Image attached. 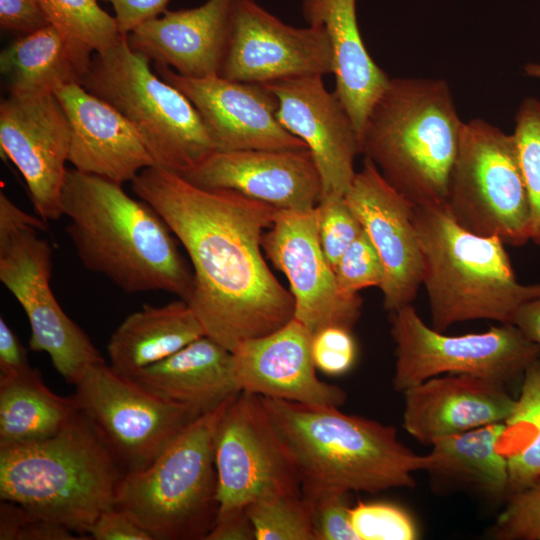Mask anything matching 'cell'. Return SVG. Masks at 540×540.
Here are the masks:
<instances>
[{
  "instance_id": "obj_23",
  "label": "cell",
  "mask_w": 540,
  "mask_h": 540,
  "mask_svg": "<svg viewBox=\"0 0 540 540\" xmlns=\"http://www.w3.org/2000/svg\"><path fill=\"white\" fill-rule=\"evenodd\" d=\"M403 428L422 444L503 423L516 399L505 385L467 374L432 377L405 390Z\"/></svg>"
},
{
  "instance_id": "obj_38",
  "label": "cell",
  "mask_w": 540,
  "mask_h": 540,
  "mask_svg": "<svg viewBox=\"0 0 540 540\" xmlns=\"http://www.w3.org/2000/svg\"><path fill=\"white\" fill-rule=\"evenodd\" d=\"M337 284L347 295L368 287L380 288L384 280L381 259L363 230L334 267Z\"/></svg>"
},
{
  "instance_id": "obj_40",
  "label": "cell",
  "mask_w": 540,
  "mask_h": 540,
  "mask_svg": "<svg viewBox=\"0 0 540 540\" xmlns=\"http://www.w3.org/2000/svg\"><path fill=\"white\" fill-rule=\"evenodd\" d=\"M352 331L339 326L321 329L312 337V355L318 370L331 376L348 372L356 360Z\"/></svg>"
},
{
  "instance_id": "obj_6",
  "label": "cell",
  "mask_w": 540,
  "mask_h": 540,
  "mask_svg": "<svg viewBox=\"0 0 540 540\" xmlns=\"http://www.w3.org/2000/svg\"><path fill=\"white\" fill-rule=\"evenodd\" d=\"M414 222L435 330L472 320L511 323L522 304L540 297V282H518L500 238L466 230L445 205L415 206Z\"/></svg>"
},
{
  "instance_id": "obj_19",
  "label": "cell",
  "mask_w": 540,
  "mask_h": 540,
  "mask_svg": "<svg viewBox=\"0 0 540 540\" xmlns=\"http://www.w3.org/2000/svg\"><path fill=\"white\" fill-rule=\"evenodd\" d=\"M264 85L277 99L280 124L307 146L322 181V198L345 196L356 172L360 139L344 106L321 75L276 80ZM321 198V199H322Z\"/></svg>"
},
{
  "instance_id": "obj_46",
  "label": "cell",
  "mask_w": 540,
  "mask_h": 540,
  "mask_svg": "<svg viewBox=\"0 0 540 540\" xmlns=\"http://www.w3.org/2000/svg\"><path fill=\"white\" fill-rule=\"evenodd\" d=\"M68 527L48 520L33 518L19 532L17 540H79Z\"/></svg>"
},
{
  "instance_id": "obj_16",
  "label": "cell",
  "mask_w": 540,
  "mask_h": 540,
  "mask_svg": "<svg viewBox=\"0 0 540 540\" xmlns=\"http://www.w3.org/2000/svg\"><path fill=\"white\" fill-rule=\"evenodd\" d=\"M70 143V124L55 94L9 95L1 101V152L23 176L34 211L46 222L63 216Z\"/></svg>"
},
{
  "instance_id": "obj_32",
  "label": "cell",
  "mask_w": 540,
  "mask_h": 540,
  "mask_svg": "<svg viewBox=\"0 0 540 540\" xmlns=\"http://www.w3.org/2000/svg\"><path fill=\"white\" fill-rule=\"evenodd\" d=\"M50 25L76 46L94 54L118 43L116 18L97 0H38Z\"/></svg>"
},
{
  "instance_id": "obj_34",
  "label": "cell",
  "mask_w": 540,
  "mask_h": 540,
  "mask_svg": "<svg viewBox=\"0 0 540 540\" xmlns=\"http://www.w3.org/2000/svg\"><path fill=\"white\" fill-rule=\"evenodd\" d=\"M519 163L527 190L531 228L530 241L540 247V100L524 99L515 116Z\"/></svg>"
},
{
  "instance_id": "obj_11",
  "label": "cell",
  "mask_w": 540,
  "mask_h": 540,
  "mask_svg": "<svg viewBox=\"0 0 540 540\" xmlns=\"http://www.w3.org/2000/svg\"><path fill=\"white\" fill-rule=\"evenodd\" d=\"M395 344L392 385L397 392L444 374H467L506 385L540 356V345L515 325L446 335L428 326L412 304L389 312Z\"/></svg>"
},
{
  "instance_id": "obj_36",
  "label": "cell",
  "mask_w": 540,
  "mask_h": 540,
  "mask_svg": "<svg viewBox=\"0 0 540 540\" xmlns=\"http://www.w3.org/2000/svg\"><path fill=\"white\" fill-rule=\"evenodd\" d=\"M315 210L319 242L327 261L334 269L363 228L344 196H325Z\"/></svg>"
},
{
  "instance_id": "obj_42",
  "label": "cell",
  "mask_w": 540,
  "mask_h": 540,
  "mask_svg": "<svg viewBox=\"0 0 540 540\" xmlns=\"http://www.w3.org/2000/svg\"><path fill=\"white\" fill-rule=\"evenodd\" d=\"M88 536L94 540H154L128 514L115 507L100 514Z\"/></svg>"
},
{
  "instance_id": "obj_41",
  "label": "cell",
  "mask_w": 540,
  "mask_h": 540,
  "mask_svg": "<svg viewBox=\"0 0 540 540\" xmlns=\"http://www.w3.org/2000/svg\"><path fill=\"white\" fill-rule=\"evenodd\" d=\"M50 25L38 0H0L2 30L29 34Z\"/></svg>"
},
{
  "instance_id": "obj_25",
  "label": "cell",
  "mask_w": 540,
  "mask_h": 540,
  "mask_svg": "<svg viewBox=\"0 0 540 540\" xmlns=\"http://www.w3.org/2000/svg\"><path fill=\"white\" fill-rule=\"evenodd\" d=\"M309 25L321 26L333 54L334 93L344 106L360 139L366 120L391 78L374 62L362 40L356 0H303Z\"/></svg>"
},
{
  "instance_id": "obj_9",
  "label": "cell",
  "mask_w": 540,
  "mask_h": 540,
  "mask_svg": "<svg viewBox=\"0 0 540 540\" xmlns=\"http://www.w3.org/2000/svg\"><path fill=\"white\" fill-rule=\"evenodd\" d=\"M45 223L0 191V280L26 313L30 349L46 352L57 372L73 385L83 369L105 360L53 294V253L42 236Z\"/></svg>"
},
{
  "instance_id": "obj_10",
  "label": "cell",
  "mask_w": 540,
  "mask_h": 540,
  "mask_svg": "<svg viewBox=\"0 0 540 540\" xmlns=\"http://www.w3.org/2000/svg\"><path fill=\"white\" fill-rule=\"evenodd\" d=\"M445 207L472 233L515 247L530 241V205L513 134L482 119L464 122Z\"/></svg>"
},
{
  "instance_id": "obj_33",
  "label": "cell",
  "mask_w": 540,
  "mask_h": 540,
  "mask_svg": "<svg viewBox=\"0 0 540 540\" xmlns=\"http://www.w3.org/2000/svg\"><path fill=\"white\" fill-rule=\"evenodd\" d=\"M245 510L255 540H315L311 506L303 495L261 498Z\"/></svg>"
},
{
  "instance_id": "obj_27",
  "label": "cell",
  "mask_w": 540,
  "mask_h": 540,
  "mask_svg": "<svg viewBox=\"0 0 540 540\" xmlns=\"http://www.w3.org/2000/svg\"><path fill=\"white\" fill-rule=\"evenodd\" d=\"M204 335L200 320L185 300L145 305L128 315L110 337L109 365L130 378Z\"/></svg>"
},
{
  "instance_id": "obj_15",
  "label": "cell",
  "mask_w": 540,
  "mask_h": 540,
  "mask_svg": "<svg viewBox=\"0 0 540 540\" xmlns=\"http://www.w3.org/2000/svg\"><path fill=\"white\" fill-rule=\"evenodd\" d=\"M315 208L279 210L262 237V248L289 281L293 318L312 336L329 326L352 331L361 315L362 299L340 290L319 242Z\"/></svg>"
},
{
  "instance_id": "obj_5",
  "label": "cell",
  "mask_w": 540,
  "mask_h": 540,
  "mask_svg": "<svg viewBox=\"0 0 540 540\" xmlns=\"http://www.w3.org/2000/svg\"><path fill=\"white\" fill-rule=\"evenodd\" d=\"M122 474L80 410L52 437L0 448V499L80 536L86 537L100 514L114 507Z\"/></svg>"
},
{
  "instance_id": "obj_2",
  "label": "cell",
  "mask_w": 540,
  "mask_h": 540,
  "mask_svg": "<svg viewBox=\"0 0 540 540\" xmlns=\"http://www.w3.org/2000/svg\"><path fill=\"white\" fill-rule=\"evenodd\" d=\"M62 214L77 255L88 270L127 293L165 291L186 302L193 293V272L178 251L163 218L122 184L67 169Z\"/></svg>"
},
{
  "instance_id": "obj_12",
  "label": "cell",
  "mask_w": 540,
  "mask_h": 540,
  "mask_svg": "<svg viewBox=\"0 0 540 540\" xmlns=\"http://www.w3.org/2000/svg\"><path fill=\"white\" fill-rule=\"evenodd\" d=\"M73 385L79 410L105 441L123 473L151 465L200 416L152 395L105 361L87 366Z\"/></svg>"
},
{
  "instance_id": "obj_20",
  "label": "cell",
  "mask_w": 540,
  "mask_h": 540,
  "mask_svg": "<svg viewBox=\"0 0 540 540\" xmlns=\"http://www.w3.org/2000/svg\"><path fill=\"white\" fill-rule=\"evenodd\" d=\"M312 337L292 318L269 334L240 342L231 351L238 390L309 406L341 407L346 392L317 377Z\"/></svg>"
},
{
  "instance_id": "obj_39",
  "label": "cell",
  "mask_w": 540,
  "mask_h": 540,
  "mask_svg": "<svg viewBox=\"0 0 540 540\" xmlns=\"http://www.w3.org/2000/svg\"><path fill=\"white\" fill-rule=\"evenodd\" d=\"M303 496L311 506L315 540H359L351 523L349 492L323 491Z\"/></svg>"
},
{
  "instance_id": "obj_26",
  "label": "cell",
  "mask_w": 540,
  "mask_h": 540,
  "mask_svg": "<svg viewBox=\"0 0 540 540\" xmlns=\"http://www.w3.org/2000/svg\"><path fill=\"white\" fill-rule=\"evenodd\" d=\"M128 379L163 401L200 415L240 393L232 373L231 351L207 335Z\"/></svg>"
},
{
  "instance_id": "obj_30",
  "label": "cell",
  "mask_w": 540,
  "mask_h": 540,
  "mask_svg": "<svg viewBox=\"0 0 540 540\" xmlns=\"http://www.w3.org/2000/svg\"><path fill=\"white\" fill-rule=\"evenodd\" d=\"M78 411L74 396L52 392L36 368L22 377L0 378V448L52 437Z\"/></svg>"
},
{
  "instance_id": "obj_13",
  "label": "cell",
  "mask_w": 540,
  "mask_h": 540,
  "mask_svg": "<svg viewBox=\"0 0 540 540\" xmlns=\"http://www.w3.org/2000/svg\"><path fill=\"white\" fill-rule=\"evenodd\" d=\"M214 460L217 518L261 498L302 495L295 465L257 395L240 392L229 402L216 431Z\"/></svg>"
},
{
  "instance_id": "obj_29",
  "label": "cell",
  "mask_w": 540,
  "mask_h": 540,
  "mask_svg": "<svg viewBox=\"0 0 540 540\" xmlns=\"http://www.w3.org/2000/svg\"><path fill=\"white\" fill-rule=\"evenodd\" d=\"M505 423L490 424L435 441L425 470L437 483L468 488L490 499L509 493L507 458L500 449Z\"/></svg>"
},
{
  "instance_id": "obj_35",
  "label": "cell",
  "mask_w": 540,
  "mask_h": 540,
  "mask_svg": "<svg viewBox=\"0 0 540 540\" xmlns=\"http://www.w3.org/2000/svg\"><path fill=\"white\" fill-rule=\"evenodd\" d=\"M351 523L359 540H414L418 527L412 516L398 505L358 502L351 507Z\"/></svg>"
},
{
  "instance_id": "obj_14",
  "label": "cell",
  "mask_w": 540,
  "mask_h": 540,
  "mask_svg": "<svg viewBox=\"0 0 540 540\" xmlns=\"http://www.w3.org/2000/svg\"><path fill=\"white\" fill-rule=\"evenodd\" d=\"M330 73L332 48L321 26L293 27L254 0H233L230 35L219 76L264 84Z\"/></svg>"
},
{
  "instance_id": "obj_8",
  "label": "cell",
  "mask_w": 540,
  "mask_h": 540,
  "mask_svg": "<svg viewBox=\"0 0 540 540\" xmlns=\"http://www.w3.org/2000/svg\"><path fill=\"white\" fill-rule=\"evenodd\" d=\"M124 36L93 54L81 85L118 110L136 129L155 165L184 174L215 146L190 100L150 66Z\"/></svg>"
},
{
  "instance_id": "obj_37",
  "label": "cell",
  "mask_w": 540,
  "mask_h": 540,
  "mask_svg": "<svg viewBox=\"0 0 540 540\" xmlns=\"http://www.w3.org/2000/svg\"><path fill=\"white\" fill-rule=\"evenodd\" d=\"M489 535L497 540H540V476L508 494Z\"/></svg>"
},
{
  "instance_id": "obj_28",
  "label": "cell",
  "mask_w": 540,
  "mask_h": 540,
  "mask_svg": "<svg viewBox=\"0 0 540 540\" xmlns=\"http://www.w3.org/2000/svg\"><path fill=\"white\" fill-rule=\"evenodd\" d=\"M92 56L48 25L5 47L0 53V71L9 95L54 94L65 85L81 84Z\"/></svg>"
},
{
  "instance_id": "obj_49",
  "label": "cell",
  "mask_w": 540,
  "mask_h": 540,
  "mask_svg": "<svg viewBox=\"0 0 540 540\" xmlns=\"http://www.w3.org/2000/svg\"><path fill=\"white\" fill-rule=\"evenodd\" d=\"M524 71L526 75L540 79V64L529 63L525 65Z\"/></svg>"
},
{
  "instance_id": "obj_48",
  "label": "cell",
  "mask_w": 540,
  "mask_h": 540,
  "mask_svg": "<svg viewBox=\"0 0 540 540\" xmlns=\"http://www.w3.org/2000/svg\"><path fill=\"white\" fill-rule=\"evenodd\" d=\"M511 323L529 340L540 345V297L522 304L514 313Z\"/></svg>"
},
{
  "instance_id": "obj_1",
  "label": "cell",
  "mask_w": 540,
  "mask_h": 540,
  "mask_svg": "<svg viewBox=\"0 0 540 540\" xmlns=\"http://www.w3.org/2000/svg\"><path fill=\"white\" fill-rule=\"evenodd\" d=\"M131 188L186 250L194 280L187 303L207 336L233 351L294 317L291 292L262 254L279 209L233 190L198 187L157 165L142 170Z\"/></svg>"
},
{
  "instance_id": "obj_17",
  "label": "cell",
  "mask_w": 540,
  "mask_h": 540,
  "mask_svg": "<svg viewBox=\"0 0 540 540\" xmlns=\"http://www.w3.org/2000/svg\"><path fill=\"white\" fill-rule=\"evenodd\" d=\"M344 197L383 264L380 290L384 309L389 313L412 304L423 276L415 205L393 188L366 157Z\"/></svg>"
},
{
  "instance_id": "obj_43",
  "label": "cell",
  "mask_w": 540,
  "mask_h": 540,
  "mask_svg": "<svg viewBox=\"0 0 540 540\" xmlns=\"http://www.w3.org/2000/svg\"><path fill=\"white\" fill-rule=\"evenodd\" d=\"M109 2L114 11L121 34L127 36L142 23L156 18L167 11L169 0H103Z\"/></svg>"
},
{
  "instance_id": "obj_47",
  "label": "cell",
  "mask_w": 540,
  "mask_h": 540,
  "mask_svg": "<svg viewBox=\"0 0 540 540\" xmlns=\"http://www.w3.org/2000/svg\"><path fill=\"white\" fill-rule=\"evenodd\" d=\"M34 517L21 505L1 500L0 539L17 540L19 532Z\"/></svg>"
},
{
  "instance_id": "obj_4",
  "label": "cell",
  "mask_w": 540,
  "mask_h": 540,
  "mask_svg": "<svg viewBox=\"0 0 540 540\" xmlns=\"http://www.w3.org/2000/svg\"><path fill=\"white\" fill-rule=\"evenodd\" d=\"M462 122L445 80L391 78L361 136V153L415 206L445 205Z\"/></svg>"
},
{
  "instance_id": "obj_31",
  "label": "cell",
  "mask_w": 540,
  "mask_h": 540,
  "mask_svg": "<svg viewBox=\"0 0 540 540\" xmlns=\"http://www.w3.org/2000/svg\"><path fill=\"white\" fill-rule=\"evenodd\" d=\"M504 423L500 449L507 458L511 493L540 476V356L524 371L519 398Z\"/></svg>"
},
{
  "instance_id": "obj_21",
  "label": "cell",
  "mask_w": 540,
  "mask_h": 540,
  "mask_svg": "<svg viewBox=\"0 0 540 540\" xmlns=\"http://www.w3.org/2000/svg\"><path fill=\"white\" fill-rule=\"evenodd\" d=\"M181 176L198 187L233 190L279 210L314 209L323 192L308 149L215 150Z\"/></svg>"
},
{
  "instance_id": "obj_7",
  "label": "cell",
  "mask_w": 540,
  "mask_h": 540,
  "mask_svg": "<svg viewBox=\"0 0 540 540\" xmlns=\"http://www.w3.org/2000/svg\"><path fill=\"white\" fill-rule=\"evenodd\" d=\"M232 399L197 417L151 465L122 474L114 507L154 540H205L214 527L219 509L214 442Z\"/></svg>"
},
{
  "instance_id": "obj_24",
  "label": "cell",
  "mask_w": 540,
  "mask_h": 540,
  "mask_svg": "<svg viewBox=\"0 0 540 540\" xmlns=\"http://www.w3.org/2000/svg\"><path fill=\"white\" fill-rule=\"evenodd\" d=\"M233 0H207L202 5L167 10L127 35L130 47L190 78L219 76L225 58Z\"/></svg>"
},
{
  "instance_id": "obj_22",
  "label": "cell",
  "mask_w": 540,
  "mask_h": 540,
  "mask_svg": "<svg viewBox=\"0 0 540 540\" xmlns=\"http://www.w3.org/2000/svg\"><path fill=\"white\" fill-rule=\"evenodd\" d=\"M54 94L70 124L68 161L75 169L123 184L155 165L134 126L112 105L79 83Z\"/></svg>"
},
{
  "instance_id": "obj_18",
  "label": "cell",
  "mask_w": 540,
  "mask_h": 540,
  "mask_svg": "<svg viewBox=\"0 0 540 540\" xmlns=\"http://www.w3.org/2000/svg\"><path fill=\"white\" fill-rule=\"evenodd\" d=\"M155 68L195 106L215 150L308 149L280 124L276 116L277 99L264 84L221 76L190 78L168 67Z\"/></svg>"
},
{
  "instance_id": "obj_3",
  "label": "cell",
  "mask_w": 540,
  "mask_h": 540,
  "mask_svg": "<svg viewBox=\"0 0 540 540\" xmlns=\"http://www.w3.org/2000/svg\"><path fill=\"white\" fill-rule=\"evenodd\" d=\"M259 398L295 465L302 495L413 488V473L425 470L427 455L405 446L392 426L339 407Z\"/></svg>"
},
{
  "instance_id": "obj_44",
  "label": "cell",
  "mask_w": 540,
  "mask_h": 540,
  "mask_svg": "<svg viewBox=\"0 0 540 540\" xmlns=\"http://www.w3.org/2000/svg\"><path fill=\"white\" fill-rule=\"evenodd\" d=\"M34 368L29 364L27 351L5 319L0 318V378H18Z\"/></svg>"
},
{
  "instance_id": "obj_45",
  "label": "cell",
  "mask_w": 540,
  "mask_h": 540,
  "mask_svg": "<svg viewBox=\"0 0 540 540\" xmlns=\"http://www.w3.org/2000/svg\"><path fill=\"white\" fill-rule=\"evenodd\" d=\"M205 540H255L254 528L246 510H239L217 518Z\"/></svg>"
}]
</instances>
